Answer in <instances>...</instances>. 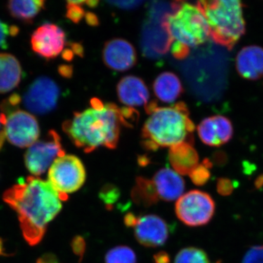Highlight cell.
Listing matches in <instances>:
<instances>
[{"mask_svg":"<svg viewBox=\"0 0 263 263\" xmlns=\"http://www.w3.org/2000/svg\"><path fill=\"white\" fill-rule=\"evenodd\" d=\"M1 125H3V124H2L1 114H0V129H1Z\"/></svg>","mask_w":263,"mask_h":263,"instance_id":"1f68e13d","label":"cell"},{"mask_svg":"<svg viewBox=\"0 0 263 263\" xmlns=\"http://www.w3.org/2000/svg\"><path fill=\"white\" fill-rule=\"evenodd\" d=\"M124 221L133 228L137 240L144 247H161L168 239L170 226L160 216L153 214L136 216L129 214Z\"/></svg>","mask_w":263,"mask_h":263,"instance_id":"30bf717a","label":"cell"},{"mask_svg":"<svg viewBox=\"0 0 263 263\" xmlns=\"http://www.w3.org/2000/svg\"><path fill=\"white\" fill-rule=\"evenodd\" d=\"M119 101L128 107L146 105L149 100V91L144 81L134 76L123 78L117 85Z\"/></svg>","mask_w":263,"mask_h":263,"instance_id":"2e32d148","label":"cell"},{"mask_svg":"<svg viewBox=\"0 0 263 263\" xmlns=\"http://www.w3.org/2000/svg\"><path fill=\"white\" fill-rule=\"evenodd\" d=\"M211 162L209 160H204L202 163L194 170L190 176V179L197 186H202L209 181L211 177Z\"/></svg>","mask_w":263,"mask_h":263,"instance_id":"d4e9b609","label":"cell"},{"mask_svg":"<svg viewBox=\"0 0 263 263\" xmlns=\"http://www.w3.org/2000/svg\"><path fill=\"white\" fill-rule=\"evenodd\" d=\"M152 181L159 200L174 201L183 195L184 180L173 169L160 170L156 173Z\"/></svg>","mask_w":263,"mask_h":263,"instance_id":"9a60e30c","label":"cell"},{"mask_svg":"<svg viewBox=\"0 0 263 263\" xmlns=\"http://www.w3.org/2000/svg\"><path fill=\"white\" fill-rule=\"evenodd\" d=\"M110 3L124 9H131L139 6L142 3L139 1H115L110 2Z\"/></svg>","mask_w":263,"mask_h":263,"instance_id":"f546056e","label":"cell"},{"mask_svg":"<svg viewBox=\"0 0 263 263\" xmlns=\"http://www.w3.org/2000/svg\"><path fill=\"white\" fill-rule=\"evenodd\" d=\"M154 92L160 101L174 103L183 93L181 81L176 74L164 72L158 76L153 84Z\"/></svg>","mask_w":263,"mask_h":263,"instance_id":"ffe728a7","label":"cell"},{"mask_svg":"<svg viewBox=\"0 0 263 263\" xmlns=\"http://www.w3.org/2000/svg\"><path fill=\"white\" fill-rule=\"evenodd\" d=\"M48 182L66 200L69 194L76 193L84 184L86 169L79 157L65 155L51 164L48 170Z\"/></svg>","mask_w":263,"mask_h":263,"instance_id":"8992f818","label":"cell"},{"mask_svg":"<svg viewBox=\"0 0 263 263\" xmlns=\"http://www.w3.org/2000/svg\"><path fill=\"white\" fill-rule=\"evenodd\" d=\"M134 251L126 246H119L109 250L105 255V263H136Z\"/></svg>","mask_w":263,"mask_h":263,"instance_id":"603a6c76","label":"cell"},{"mask_svg":"<svg viewBox=\"0 0 263 263\" xmlns=\"http://www.w3.org/2000/svg\"><path fill=\"white\" fill-rule=\"evenodd\" d=\"M60 90L54 81L41 76L33 81L23 97L24 107L31 113L45 115L56 108Z\"/></svg>","mask_w":263,"mask_h":263,"instance_id":"8fae6325","label":"cell"},{"mask_svg":"<svg viewBox=\"0 0 263 263\" xmlns=\"http://www.w3.org/2000/svg\"><path fill=\"white\" fill-rule=\"evenodd\" d=\"M233 190V185L230 180L220 179L217 182L218 193L222 195H228L232 193Z\"/></svg>","mask_w":263,"mask_h":263,"instance_id":"f1b7e54d","label":"cell"},{"mask_svg":"<svg viewBox=\"0 0 263 263\" xmlns=\"http://www.w3.org/2000/svg\"><path fill=\"white\" fill-rule=\"evenodd\" d=\"M132 196L136 203L146 206L153 205L159 200L152 180L142 177L137 179Z\"/></svg>","mask_w":263,"mask_h":263,"instance_id":"7402d4cb","label":"cell"},{"mask_svg":"<svg viewBox=\"0 0 263 263\" xmlns=\"http://www.w3.org/2000/svg\"><path fill=\"white\" fill-rule=\"evenodd\" d=\"M236 68L245 79H260L263 76V48L257 46L242 48L237 55Z\"/></svg>","mask_w":263,"mask_h":263,"instance_id":"e0dca14e","label":"cell"},{"mask_svg":"<svg viewBox=\"0 0 263 263\" xmlns=\"http://www.w3.org/2000/svg\"><path fill=\"white\" fill-rule=\"evenodd\" d=\"M84 1H69L67 5V17L71 21L78 23L84 15L82 6Z\"/></svg>","mask_w":263,"mask_h":263,"instance_id":"484cf974","label":"cell"},{"mask_svg":"<svg viewBox=\"0 0 263 263\" xmlns=\"http://www.w3.org/2000/svg\"><path fill=\"white\" fill-rule=\"evenodd\" d=\"M174 11L164 18L163 26L169 39L167 48L179 60L186 58L190 49L206 42L210 37L209 26L198 5L179 2Z\"/></svg>","mask_w":263,"mask_h":263,"instance_id":"277c9868","label":"cell"},{"mask_svg":"<svg viewBox=\"0 0 263 263\" xmlns=\"http://www.w3.org/2000/svg\"><path fill=\"white\" fill-rule=\"evenodd\" d=\"M175 210L179 220L186 226H203L212 220L215 213V202L205 192L192 190L176 200Z\"/></svg>","mask_w":263,"mask_h":263,"instance_id":"ba28073f","label":"cell"},{"mask_svg":"<svg viewBox=\"0 0 263 263\" xmlns=\"http://www.w3.org/2000/svg\"><path fill=\"white\" fill-rule=\"evenodd\" d=\"M19 29L15 26H9L0 20V48H8V39L12 36L18 34Z\"/></svg>","mask_w":263,"mask_h":263,"instance_id":"4316f807","label":"cell"},{"mask_svg":"<svg viewBox=\"0 0 263 263\" xmlns=\"http://www.w3.org/2000/svg\"><path fill=\"white\" fill-rule=\"evenodd\" d=\"M242 263H263V245L255 246L249 249Z\"/></svg>","mask_w":263,"mask_h":263,"instance_id":"83f0119b","label":"cell"},{"mask_svg":"<svg viewBox=\"0 0 263 263\" xmlns=\"http://www.w3.org/2000/svg\"><path fill=\"white\" fill-rule=\"evenodd\" d=\"M43 0H15L8 2L7 8L13 18L31 23L44 8Z\"/></svg>","mask_w":263,"mask_h":263,"instance_id":"44dd1931","label":"cell"},{"mask_svg":"<svg viewBox=\"0 0 263 263\" xmlns=\"http://www.w3.org/2000/svg\"><path fill=\"white\" fill-rule=\"evenodd\" d=\"M3 200L16 212L24 239L35 246L61 212L65 200L48 181L32 176L7 190Z\"/></svg>","mask_w":263,"mask_h":263,"instance_id":"6da1fadb","label":"cell"},{"mask_svg":"<svg viewBox=\"0 0 263 263\" xmlns=\"http://www.w3.org/2000/svg\"><path fill=\"white\" fill-rule=\"evenodd\" d=\"M91 108L76 112L63 124V130L76 146L90 153L99 147L115 148L120 136L121 124L130 117L132 108H118L93 99Z\"/></svg>","mask_w":263,"mask_h":263,"instance_id":"7a4b0ae2","label":"cell"},{"mask_svg":"<svg viewBox=\"0 0 263 263\" xmlns=\"http://www.w3.org/2000/svg\"><path fill=\"white\" fill-rule=\"evenodd\" d=\"M65 155L61 138L54 130L48 132L42 140H37L24 155L26 167L33 176L38 177L49 170L59 157Z\"/></svg>","mask_w":263,"mask_h":263,"instance_id":"9c48e42d","label":"cell"},{"mask_svg":"<svg viewBox=\"0 0 263 263\" xmlns=\"http://www.w3.org/2000/svg\"><path fill=\"white\" fill-rule=\"evenodd\" d=\"M213 41L231 50L245 33L243 5L236 0L197 2Z\"/></svg>","mask_w":263,"mask_h":263,"instance_id":"5b68a950","label":"cell"},{"mask_svg":"<svg viewBox=\"0 0 263 263\" xmlns=\"http://www.w3.org/2000/svg\"><path fill=\"white\" fill-rule=\"evenodd\" d=\"M103 59L105 65L109 68L123 72L136 65V51L130 43L117 38L105 43Z\"/></svg>","mask_w":263,"mask_h":263,"instance_id":"4fadbf2b","label":"cell"},{"mask_svg":"<svg viewBox=\"0 0 263 263\" xmlns=\"http://www.w3.org/2000/svg\"><path fill=\"white\" fill-rule=\"evenodd\" d=\"M4 114V127L0 129V150L6 140L20 148H29L37 141L41 132L37 120L32 114L13 109Z\"/></svg>","mask_w":263,"mask_h":263,"instance_id":"52a82bcc","label":"cell"},{"mask_svg":"<svg viewBox=\"0 0 263 263\" xmlns=\"http://www.w3.org/2000/svg\"><path fill=\"white\" fill-rule=\"evenodd\" d=\"M197 131L202 143L209 146H220L228 143L233 135L231 122L222 116L203 119L199 124Z\"/></svg>","mask_w":263,"mask_h":263,"instance_id":"5bb4252c","label":"cell"},{"mask_svg":"<svg viewBox=\"0 0 263 263\" xmlns=\"http://www.w3.org/2000/svg\"><path fill=\"white\" fill-rule=\"evenodd\" d=\"M22 77V69L18 60L10 53H0V94L14 89Z\"/></svg>","mask_w":263,"mask_h":263,"instance_id":"d6986e66","label":"cell"},{"mask_svg":"<svg viewBox=\"0 0 263 263\" xmlns=\"http://www.w3.org/2000/svg\"><path fill=\"white\" fill-rule=\"evenodd\" d=\"M168 159L174 171L181 176L190 175L200 164L197 151L187 142L170 148Z\"/></svg>","mask_w":263,"mask_h":263,"instance_id":"ac0fdd59","label":"cell"},{"mask_svg":"<svg viewBox=\"0 0 263 263\" xmlns=\"http://www.w3.org/2000/svg\"><path fill=\"white\" fill-rule=\"evenodd\" d=\"M148 119L142 129L146 149L157 150L184 142L193 144L195 125L186 104L180 102L170 107H158L155 103L146 105Z\"/></svg>","mask_w":263,"mask_h":263,"instance_id":"3957f363","label":"cell"},{"mask_svg":"<svg viewBox=\"0 0 263 263\" xmlns=\"http://www.w3.org/2000/svg\"><path fill=\"white\" fill-rule=\"evenodd\" d=\"M65 43V33L53 24H45L38 27L31 37L33 51L48 60L58 57L63 51Z\"/></svg>","mask_w":263,"mask_h":263,"instance_id":"7c38bea8","label":"cell"},{"mask_svg":"<svg viewBox=\"0 0 263 263\" xmlns=\"http://www.w3.org/2000/svg\"><path fill=\"white\" fill-rule=\"evenodd\" d=\"M174 263H211L207 254L202 249L187 247L181 249L176 255Z\"/></svg>","mask_w":263,"mask_h":263,"instance_id":"cb8c5ba5","label":"cell"},{"mask_svg":"<svg viewBox=\"0 0 263 263\" xmlns=\"http://www.w3.org/2000/svg\"><path fill=\"white\" fill-rule=\"evenodd\" d=\"M37 263H59L52 256H46L38 259Z\"/></svg>","mask_w":263,"mask_h":263,"instance_id":"4dcf8cb0","label":"cell"}]
</instances>
